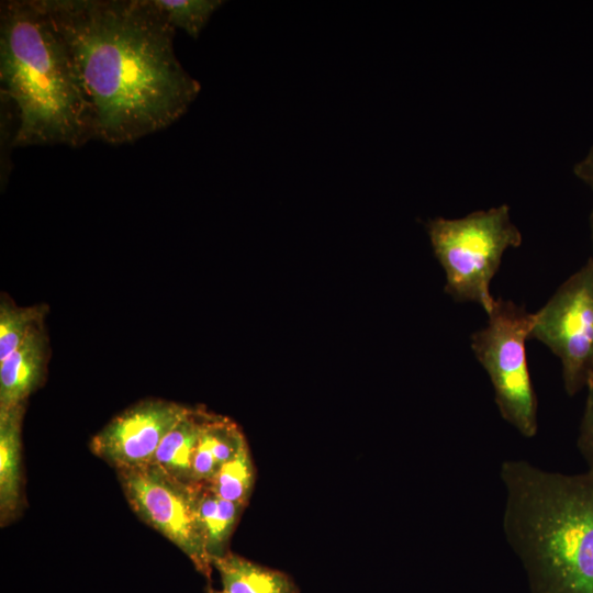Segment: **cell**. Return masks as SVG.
Wrapping results in <instances>:
<instances>
[{
	"instance_id": "1",
	"label": "cell",
	"mask_w": 593,
	"mask_h": 593,
	"mask_svg": "<svg viewBox=\"0 0 593 593\" xmlns=\"http://www.w3.org/2000/svg\"><path fill=\"white\" fill-rule=\"evenodd\" d=\"M64 37L93 139L134 142L179 120L201 85L181 66L175 31L152 0H41Z\"/></svg>"
},
{
	"instance_id": "2",
	"label": "cell",
	"mask_w": 593,
	"mask_h": 593,
	"mask_svg": "<svg viewBox=\"0 0 593 593\" xmlns=\"http://www.w3.org/2000/svg\"><path fill=\"white\" fill-rule=\"evenodd\" d=\"M503 532L529 593H593V472L501 465Z\"/></svg>"
},
{
	"instance_id": "3",
	"label": "cell",
	"mask_w": 593,
	"mask_h": 593,
	"mask_svg": "<svg viewBox=\"0 0 593 593\" xmlns=\"http://www.w3.org/2000/svg\"><path fill=\"white\" fill-rule=\"evenodd\" d=\"M0 80L19 119L14 146L78 147L93 139L71 54L41 0L1 2Z\"/></svg>"
},
{
	"instance_id": "4",
	"label": "cell",
	"mask_w": 593,
	"mask_h": 593,
	"mask_svg": "<svg viewBox=\"0 0 593 593\" xmlns=\"http://www.w3.org/2000/svg\"><path fill=\"white\" fill-rule=\"evenodd\" d=\"M445 276V291L457 302H475L488 314L495 302L490 283L507 248L522 244L510 206L502 204L460 219L435 217L426 224Z\"/></svg>"
},
{
	"instance_id": "5",
	"label": "cell",
	"mask_w": 593,
	"mask_h": 593,
	"mask_svg": "<svg viewBox=\"0 0 593 593\" xmlns=\"http://www.w3.org/2000/svg\"><path fill=\"white\" fill-rule=\"evenodd\" d=\"M488 317L486 325L471 335V349L491 380L502 418L532 438L538 430L537 398L525 343L534 313L510 300L495 299Z\"/></svg>"
},
{
	"instance_id": "6",
	"label": "cell",
	"mask_w": 593,
	"mask_h": 593,
	"mask_svg": "<svg viewBox=\"0 0 593 593\" xmlns=\"http://www.w3.org/2000/svg\"><path fill=\"white\" fill-rule=\"evenodd\" d=\"M116 472L132 511L210 578L213 566L198 513V484L181 482L154 463Z\"/></svg>"
},
{
	"instance_id": "7",
	"label": "cell",
	"mask_w": 593,
	"mask_h": 593,
	"mask_svg": "<svg viewBox=\"0 0 593 593\" xmlns=\"http://www.w3.org/2000/svg\"><path fill=\"white\" fill-rule=\"evenodd\" d=\"M529 339L560 360L566 392L574 395L593 378V259L569 277L534 313Z\"/></svg>"
},
{
	"instance_id": "8",
	"label": "cell",
	"mask_w": 593,
	"mask_h": 593,
	"mask_svg": "<svg viewBox=\"0 0 593 593\" xmlns=\"http://www.w3.org/2000/svg\"><path fill=\"white\" fill-rule=\"evenodd\" d=\"M189 409L165 400L142 401L100 429L90 449L116 471L150 465L163 438Z\"/></svg>"
},
{
	"instance_id": "9",
	"label": "cell",
	"mask_w": 593,
	"mask_h": 593,
	"mask_svg": "<svg viewBox=\"0 0 593 593\" xmlns=\"http://www.w3.org/2000/svg\"><path fill=\"white\" fill-rule=\"evenodd\" d=\"M45 358L46 337L37 326L0 361V410L25 403L42 380Z\"/></svg>"
},
{
	"instance_id": "10",
	"label": "cell",
	"mask_w": 593,
	"mask_h": 593,
	"mask_svg": "<svg viewBox=\"0 0 593 593\" xmlns=\"http://www.w3.org/2000/svg\"><path fill=\"white\" fill-rule=\"evenodd\" d=\"M25 403L0 410V525L22 508V421Z\"/></svg>"
},
{
	"instance_id": "11",
	"label": "cell",
	"mask_w": 593,
	"mask_h": 593,
	"mask_svg": "<svg viewBox=\"0 0 593 593\" xmlns=\"http://www.w3.org/2000/svg\"><path fill=\"white\" fill-rule=\"evenodd\" d=\"M212 566L220 574L224 593H299L286 573L231 551L213 558Z\"/></svg>"
},
{
	"instance_id": "12",
	"label": "cell",
	"mask_w": 593,
	"mask_h": 593,
	"mask_svg": "<svg viewBox=\"0 0 593 593\" xmlns=\"http://www.w3.org/2000/svg\"><path fill=\"white\" fill-rule=\"evenodd\" d=\"M205 412L190 407L166 434L154 456V465L184 483H191L192 462Z\"/></svg>"
},
{
	"instance_id": "13",
	"label": "cell",
	"mask_w": 593,
	"mask_h": 593,
	"mask_svg": "<svg viewBox=\"0 0 593 593\" xmlns=\"http://www.w3.org/2000/svg\"><path fill=\"white\" fill-rule=\"evenodd\" d=\"M245 507L219 497L206 484H198V513L211 560L228 551L230 537Z\"/></svg>"
},
{
	"instance_id": "14",
	"label": "cell",
	"mask_w": 593,
	"mask_h": 593,
	"mask_svg": "<svg viewBox=\"0 0 593 593\" xmlns=\"http://www.w3.org/2000/svg\"><path fill=\"white\" fill-rule=\"evenodd\" d=\"M255 483V466L246 443L205 483L219 497L247 506Z\"/></svg>"
},
{
	"instance_id": "15",
	"label": "cell",
	"mask_w": 593,
	"mask_h": 593,
	"mask_svg": "<svg viewBox=\"0 0 593 593\" xmlns=\"http://www.w3.org/2000/svg\"><path fill=\"white\" fill-rule=\"evenodd\" d=\"M47 307H19L2 299L0 304V361L13 353L27 335L40 326Z\"/></svg>"
},
{
	"instance_id": "16",
	"label": "cell",
	"mask_w": 593,
	"mask_h": 593,
	"mask_svg": "<svg viewBox=\"0 0 593 593\" xmlns=\"http://www.w3.org/2000/svg\"><path fill=\"white\" fill-rule=\"evenodd\" d=\"M152 3L174 29H181L195 40L212 14L224 2L221 0H152Z\"/></svg>"
},
{
	"instance_id": "17",
	"label": "cell",
	"mask_w": 593,
	"mask_h": 593,
	"mask_svg": "<svg viewBox=\"0 0 593 593\" xmlns=\"http://www.w3.org/2000/svg\"><path fill=\"white\" fill-rule=\"evenodd\" d=\"M586 388L588 396L579 430L578 448L586 462L588 471L593 472V378Z\"/></svg>"
},
{
	"instance_id": "18",
	"label": "cell",
	"mask_w": 593,
	"mask_h": 593,
	"mask_svg": "<svg viewBox=\"0 0 593 593\" xmlns=\"http://www.w3.org/2000/svg\"><path fill=\"white\" fill-rule=\"evenodd\" d=\"M574 174L593 190V146L586 156L574 166Z\"/></svg>"
},
{
	"instance_id": "19",
	"label": "cell",
	"mask_w": 593,
	"mask_h": 593,
	"mask_svg": "<svg viewBox=\"0 0 593 593\" xmlns=\"http://www.w3.org/2000/svg\"><path fill=\"white\" fill-rule=\"evenodd\" d=\"M590 225H591V232H592V238H593V209L591 211V214H590ZM593 259V257H592Z\"/></svg>"
},
{
	"instance_id": "20",
	"label": "cell",
	"mask_w": 593,
	"mask_h": 593,
	"mask_svg": "<svg viewBox=\"0 0 593 593\" xmlns=\"http://www.w3.org/2000/svg\"><path fill=\"white\" fill-rule=\"evenodd\" d=\"M206 593H224L222 590H214L211 586L208 589Z\"/></svg>"
}]
</instances>
